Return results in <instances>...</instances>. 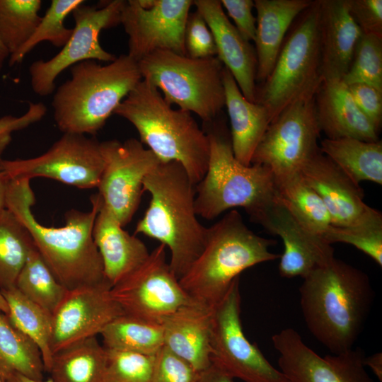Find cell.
<instances>
[{
    "mask_svg": "<svg viewBox=\"0 0 382 382\" xmlns=\"http://www.w3.org/2000/svg\"><path fill=\"white\" fill-rule=\"evenodd\" d=\"M103 168L98 194L108 209L125 226L141 202L144 180L161 161L134 138L100 143Z\"/></svg>",
    "mask_w": 382,
    "mask_h": 382,
    "instance_id": "cell-15",
    "label": "cell"
},
{
    "mask_svg": "<svg viewBox=\"0 0 382 382\" xmlns=\"http://www.w3.org/2000/svg\"><path fill=\"white\" fill-rule=\"evenodd\" d=\"M274 199L308 231L323 236L332 226L330 215L318 195L298 173L274 177Z\"/></svg>",
    "mask_w": 382,
    "mask_h": 382,
    "instance_id": "cell-29",
    "label": "cell"
},
{
    "mask_svg": "<svg viewBox=\"0 0 382 382\" xmlns=\"http://www.w3.org/2000/svg\"><path fill=\"white\" fill-rule=\"evenodd\" d=\"M328 157L355 183L371 181L382 184V142L354 138L324 139L319 145Z\"/></svg>",
    "mask_w": 382,
    "mask_h": 382,
    "instance_id": "cell-28",
    "label": "cell"
},
{
    "mask_svg": "<svg viewBox=\"0 0 382 382\" xmlns=\"http://www.w3.org/2000/svg\"><path fill=\"white\" fill-rule=\"evenodd\" d=\"M83 0H52L50 7L29 40L9 57V65L23 61L24 57L42 42L47 41L57 47H63L70 38L73 29L64 25L66 17L83 4Z\"/></svg>",
    "mask_w": 382,
    "mask_h": 382,
    "instance_id": "cell-38",
    "label": "cell"
},
{
    "mask_svg": "<svg viewBox=\"0 0 382 382\" xmlns=\"http://www.w3.org/2000/svg\"><path fill=\"white\" fill-rule=\"evenodd\" d=\"M349 13L363 34L382 37V1L347 0Z\"/></svg>",
    "mask_w": 382,
    "mask_h": 382,
    "instance_id": "cell-43",
    "label": "cell"
},
{
    "mask_svg": "<svg viewBox=\"0 0 382 382\" xmlns=\"http://www.w3.org/2000/svg\"><path fill=\"white\" fill-rule=\"evenodd\" d=\"M0 382H3V381L1 380V378H0Z\"/></svg>",
    "mask_w": 382,
    "mask_h": 382,
    "instance_id": "cell-53",
    "label": "cell"
},
{
    "mask_svg": "<svg viewBox=\"0 0 382 382\" xmlns=\"http://www.w3.org/2000/svg\"><path fill=\"white\" fill-rule=\"evenodd\" d=\"M365 366H369L378 380L382 381V353L376 352L369 357H364Z\"/></svg>",
    "mask_w": 382,
    "mask_h": 382,
    "instance_id": "cell-48",
    "label": "cell"
},
{
    "mask_svg": "<svg viewBox=\"0 0 382 382\" xmlns=\"http://www.w3.org/2000/svg\"><path fill=\"white\" fill-rule=\"evenodd\" d=\"M100 143L93 137L64 133L44 154L0 159V166L9 179L44 177L81 189L98 187L103 168Z\"/></svg>",
    "mask_w": 382,
    "mask_h": 382,
    "instance_id": "cell-14",
    "label": "cell"
},
{
    "mask_svg": "<svg viewBox=\"0 0 382 382\" xmlns=\"http://www.w3.org/2000/svg\"><path fill=\"white\" fill-rule=\"evenodd\" d=\"M319 0L291 25L274 67L257 85L255 103L267 110L270 122L287 106L315 96L323 82L319 40Z\"/></svg>",
    "mask_w": 382,
    "mask_h": 382,
    "instance_id": "cell-8",
    "label": "cell"
},
{
    "mask_svg": "<svg viewBox=\"0 0 382 382\" xmlns=\"http://www.w3.org/2000/svg\"><path fill=\"white\" fill-rule=\"evenodd\" d=\"M108 282L68 290L52 313L54 353L96 337L114 319L125 314L111 296Z\"/></svg>",
    "mask_w": 382,
    "mask_h": 382,
    "instance_id": "cell-18",
    "label": "cell"
},
{
    "mask_svg": "<svg viewBox=\"0 0 382 382\" xmlns=\"http://www.w3.org/2000/svg\"><path fill=\"white\" fill-rule=\"evenodd\" d=\"M15 286L52 314L68 291L54 276L35 246L30 251Z\"/></svg>",
    "mask_w": 382,
    "mask_h": 382,
    "instance_id": "cell-35",
    "label": "cell"
},
{
    "mask_svg": "<svg viewBox=\"0 0 382 382\" xmlns=\"http://www.w3.org/2000/svg\"><path fill=\"white\" fill-rule=\"evenodd\" d=\"M0 311L4 314H7L8 312V305L0 292Z\"/></svg>",
    "mask_w": 382,
    "mask_h": 382,
    "instance_id": "cell-52",
    "label": "cell"
},
{
    "mask_svg": "<svg viewBox=\"0 0 382 382\" xmlns=\"http://www.w3.org/2000/svg\"><path fill=\"white\" fill-rule=\"evenodd\" d=\"M10 57V54L1 40H0V72L4 66L6 60Z\"/></svg>",
    "mask_w": 382,
    "mask_h": 382,
    "instance_id": "cell-51",
    "label": "cell"
},
{
    "mask_svg": "<svg viewBox=\"0 0 382 382\" xmlns=\"http://www.w3.org/2000/svg\"><path fill=\"white\" fill-rule=\"evenodd\" d=\"M125 3V0H112L101 7L83 3L74 10V28L65 45L52 58L36 60L29 66L30 85L36 95L47 96L53 93L57 76L77 63L86 60L109 63L115 59L113 54L100 45L99 36L103 30L120 23Z\"/></svg>",
    "mask_w": 382,
    "mask_h": 382,
    "instance_id": "cell-11",
    "label": "cell"
},
{
    "mask_svg": "<svg viewBox=\"0 0 382 382\" xmlns=\"http://www.w3.org/2000/svg\"><path fill=\"white\" fill-rule=\"evenodd\" d=\"M199 372L163 346L156 354L151 382H197Z\"/></svg>",
    "mask_w": 382,
    "mask_h": 382,
    "instance_id": "cell-42",
    "label": "cell"
},
{
    "mask_svg": "<svg viewBox=\"0 0 382 382\" xmlns=\"http://www.w3.org/2000/svg\"><path fill=\"white\" fill-rule=\"evenodd\" d=\"M275 244V240L252 231L241 214L231 209L207 228L202 252L179 282L190 298L214 308L241 272L279 259L280 255L270 250Z\"/></svg>",
    "mask_w": 382,
    "mask_h": 382,
    "instance_id": "cell-5",
    "label": "cell"
},
{
    "mask_svg": "<svg viewBox=\"0 0 382 382\" xmlns=\"http://www.w3.org/2000/svg\"><path fill=\"white\" fill-rule=\"evenodd\" d=\"M166 246L156 247L132 274L111 288L124 313L162 324L179 308L193 302L166 260Z\"/></svg>",
    "mask_w": 382,
    "mask_h": 382,
    "instance_id": "cell-13",
    "label": "cell"
},
{
    "mask_svg": "<svg viewBox=\"0 0 382 382\" xmlns=\"http://www.w3.org/2000/svg\"><path fill=\"white\" fill-rule=\"evenodd\" d=\"M299 173L325 205L333 226L352 224L371 207L364 202V192L320 150L308 159Z\"/></svg>",
    "mask_w": 382,
    "mask_h": 382,
    "instance_id": "cell-20",
    "label": "cell"
},
{
    "mask_svg": "<svg viewBox=\"0 0 382 382\" xmlns=\"http://www.w3.org/2000/svg\"><path fill=\"white\" fill-rule=\"evenodd\" d=\"M10 179L0 166V213L6 209V194Z\"/></svg>",
    "mask_w": 382,
    "mask_h": 382,
    "instance_id": "cell-49",
    "label": "cell"
},
{
    "mask_svg": "<svg viewBox=\"0 0 382 382\" xmlns=\"http://www.w3.org/2000/svg\"><path fill=\"white\" fill-rule=\"evenodd\" d=\"M323 238L332 245L349 244L382 266V214L372 207L358 221L347 226H332Z\"/></svg>",
    "mask_w": 382,
    "mask_h": 382,
    "instance_id": "cell-37",
    "label": "cell"
},
{
    "mask_svg": "<svg viewBox=\"0 0 382 382\" xmlns=\"http://www.w3.org/2000/svg\"><path fill=\"white\" fill-rule=\"evenodd\" d=\"M151 199L135 228L170 252L169 265L179 279L202 252L207 227L195 211V185L177 161L161 162L144 180Z\"/></svg>",
    "mask_w": 382,
    "mask_h": 382,
    "instance_id": "cell-3",
    "label": "cell"
},
{
    "mask_svg": "<svg viewBox=\"0 0 382 382\" xmlns=\"http://www.w3.org/2000/svg\"><path fill=\"white\" fill-rule=\"evenodd\" d=\"M184 45L186 55L192 58L216 57L217 54L213 34L201 14L190 13L187 20Z\"/></svg>",
    "mask_w": 382,
    "mask_h": 382,
    "instance_id": "cell-41",
    "label": "cell"
},
{
    "mask_svg": "<svg viewBox=\"0 0 382 382\" xmlns=\"http://www.w3.org/2000/svg\"><path fill=\"white\" fill-rule=\"evenodd\" d=\"M193 5L213 34L216 57L230 71L243 96L255 103L257 62L255 48L231 23L219 0H194Z\"/></svg>",
    "mask_w": 382,
    "mask_h": 382,
    "instance_id": "cell-21",
    "label": "cell"
},
{
    "mask_svg": "<svg viewBox=\"0 0 382 382\" xmlns=\"http://www.w3.org/2000/svg\"><path fill=\"white\" fill-rule=\"evenodd\" d=\"M35 246L28 228L12 212L4 209L0 213V291L15 286Z\"/></svg>",
    "mask_w": 382,
    "mask_h": 382,
    "instance_id": "cell-34",
    "label": "cell"
},
{
    "mask_svg": "<svg viewBox=\"0 0 382 382\" xmlns=\"http://www.w3.org/2000/svg\"><path fill=\"white\" fill-rule=\"evenodd\" d=\"M100 335L108 349L155 355L164 346L161 324L126 314L111 321Z\"/></svg>",
    "mask_w": 382,
    "mask_h": 382,
    "instance_id": "cell-33",
    "label": "cell"
},
{
    "mask_svg": "<svg viewBox=\"0 0 382 382\" xmlns=\"http://www.w3.org/2000/svg\"><path fill=\"white\" fill-rule=\"evenodd\" d=\"M320 132L315 96L299 100L270 123L253 153L251 164L267 168L274 177L298 173L320 151Z\"/></svg>",
    "mask_w": 382,
    "mask_h": 382,
    "instance_id": "cell-12",
    "label": "cell"
},
{
    "mask_svg": "<svg viewBox=\"0 0 382 382\" xmlns=\"http://www.w3.org/2000/svg\"><path fill=\"white\" fill-rule=\"evenodd\" d=\"M272 342L279 353V370L289 382H375L359 347L321 357L291 328L274 334Z\"/></svg>",
    "mask_w": 382,
    "mask_h": 382,
    "instance_id": "cell-17",
    "label": "cell"
},
{
    "mask_svg": "<svg viewBox=\"0 0 382 382\" xmlns=\"http://www.w3.org/2000/svg\"><path fill=\"white\" fill-rule=\"evenodd\" d=\"M303 279L300 306L310 332L332 354L353 348L374 301L369 276L334 257Z\"/></svg>",
    "mask_w": 382,
    "mask_h": 382,
    "instance_id": "cell-1",
    "label": "cell"
},
{
    "mask_svg": "<svg viewBox=\"0 0 382 382\" xmlns=\"http://www.w3.org/2000/svg\"><path fill=\"white\" fill-rule=\"evenodd\" d=\"M142 79L156 87L170 105L193 112L203 123L215 120L225 106L219 58H192L158 50L138 62Z\"/></svg>",
    "mask_w": 382,
    "mask_h": 382,
    "instance_id": "cell-9",
    "label": "cell"
},
{
    "mask_svg": "<svg viewBox=\"0 0 382 382\" xmlns=\"http://www.w3.org/2000/svg\"><path fill=\"white\" fill-rule=\"evenodd\" d=\"M5 382H52V381L50 378L47 381H44V380L37 381V380L31 379L20 374H13L11 375L6 379Z\"/></svg>",
    "mask_w": 382,
    "mask_h": 382,
    "instance_id": "cell-50",
    "label": "cell"
},
{
    "mask_svg": "<svg viewBox=\"0 0 382 382\" xmlns=\"http://www.w3.org/2000/svg\"><path fill=\"white\" fill-rule=\"evenodd\" d=\"M347 86L359 109L379 132L382 123V91L361 83Z\"/></svg>",
    "mask_w": 382,
    "mask_h": 382,
    "instance_id": "cell-44",
    "label": "cell"
},
{
    "mask_svg": "<svg viewBox=\"0 0 382 382\" xmlns=\"http://www.w3.org/2000/svg\"><path fill=\"white\" fill-rule=\"evenodd\" d=\"M217 117L202 128L209 141V158L205 175L195 185L196 214L212 220L242 207L252 219L273 200L274 176L265 166H245L236 158L230 134Z\"/></svg>",
    "mask_w": 382,
    "mask_h": 382,
    "instance_id": "cell-7",
    "label": "cell"
},
{
    "mask_svg": "<svg viewBox=\"0 0 382 382\" xmlns=\"http://www.w3.org/2000/svg\"><path fill=\"white\" fill-rule=\"evenodd\" d=\"M311 0H255L257 57V85L272 71L284 38L295 19L312 3Z\"/></svg>",
    "mask_w": 382,
    "mask_h": 382,
    "instance_id": "cell-26",
    "label": "cell"
},
{
    "mask_svg": "<svg viewBox=\"0 0 382 382\" xmlns=\"http://www.w3.org/2000/svg\"><path fill=\"white\" fill-rule=\"evenodd\" d=\"M70 70L71 78L52 100L54 120L63 133L95 135L142 80L138 62L127 54L105 65L83 61Z\"/></svg>",
    "mask_w": 382,
    "mask_h": 382,
    "instance_id": "cell-6",
    "label": "cell"
},
{
    "mask_svg": "<svg viewBox=\"0 0 382 382\" xmlns=\"http://www.w3.org/2000/svg\"><path fill=\"white\" fill-rule=\"evenodd\" d=\"M44 364L37 346L18 330L0 311V378L13 374L34 380L44 379Z\"/></svg>",
    "mask_w": 382,
    "mask_h": 382,
    "instance_id": "cell-32",
    "label": "cell"
},
{
    "mask_svg": "<svg viewBox=\"0 0 382 382\" xmlns=\"http://www.w3.org/2000/svg\"><path fill=\"white\" fill-rule=\"evenodd\" d=\"M46 112L47 107L44 103H30L26 112L23 115L16 117L8 115L0 118V159L12 140V133L40 121Z\"/></svg>",
    "mask_w": 382,
    "mask_h": 382,
    "instance_id": "cell-45",
    "label": "cell"
},
{
    "mask_svg": "<svg viewBox=\"0 0 382 382\" xmlns=\"http://www.w3.org/2000/svg\"><path fill=\"white\" fill-rule=\"evenodd\" d=\"M224 10L233 21L234 26L247 41L255 40L256 33V17L253 13V0H221Z\"/></svg>",
    "mask_w": 382,
    "mask_h": 382,
    "instance_id": "cell-46",
    "label": "cell"
},
{
    "mask_svg": "<svg viewBox=\"0 0 382 382\" xmlns=\"http://www.w3.org/2000/svg\"><path fill=\"white\" fill-rule=\"evenodd\" d=\"M40 0H0V40L10 56L30 37L41 16Z\"/></svg>",
    "mask_w": 382,
    "mask_h": 382,
    "instance_id": "cell-36",
    "label": "cell"
},
{
    "mask_svg": "<svg viewBox=\"0 0 382 382\" xmlns=\"http://www.w3.org/2000/svg\"><path fill=\"white\" fill-rule=\"evenodd\" d=\"M193 0H128L120 23L128 35V53L139 62L158 50L186 55L184 35Z\"/></svg>",
    "mask_w": 382,
    "mask_h": 382,
    "instance_id": "cell-16",
    "label": "cell"
},
{
    "mask_svg": "<svg viewBox=\"0 0 382 382\" xmlns=\"http://www.w3.org/2000/svg\"><path fill=\"white\" fill-rule=\"evenodd\" d=\"M251 221L282 239L284 250L278 267L282 277L303 278L335 257L330 243L302 226L274 198Z\"/></svg>",
    "mask_w": 382,
    "mask_h": 382,
    "instance_id": "cell-19",
    "label": "cell"
},
{
    "mask_svg": "<svg viewBox=\"0 0 382 382\" xmlns=\"http://www.w3.org/2000/svg\"><path fill=\"white\" fill-rule=\"evenodd\" d=\"M214 308L194 301L179 308L162 323L164 346L197 371L211 362Z\"/></svg>",
    "mask_w": 382,
    "mask_h": 382,
    "instance_id": "cell-24",
    "label": "cell"
},
{
    "mask_svg": "<svg viewBox=\"0 0 382 382\" xmlns=\"http://www.w3.org/2000/svg\"><path fill=\"white\" fill-rule=\"evenodd\" d=\"M197 382H233V378L213 364L199 372Z\"/></svg>",
    "mask_w": 382,
    "mask_h": 382,
    "instance_id": "cell-47",
    "label": "cell"
},
{
    "mask_svg": "<svg viewBox=\"0 0 382 382\" xmlns=\"http://www.w3.org/2000/svg\"><path fill=\"white\" fill-rule=\"evenodd\" d=\"M97 195L98 209L93 237L101 257L105 279L112 287L137 270L150 253L139 238L123 229L98 193Z\"/></svg>",
    "mask_w": 382,
    "mask_h": 382,
    "instance_id": "cell-22",
    "label": "cell"
},
{
    "mask_svg": "<svg viewBox=\"0 0 382 382\" xmlns=\"http://www.w3.org/2000/svg\"><path fill=\"white\" fill-rule=\"evenodd\" d=\"M35 199L28 178L9 180L6 208L29 231L35 245L56 279L68 290L104 282L100 255L93 237L98 213L97 193L91 197V209H71L61 227L45 226L35 219Z\"/></svg>",
    "mask_w": 382,
    "mask_h": 382,
    "instance_id": "cell-2",
    "label": "cell"
},
{
    "mask_svg": "<svg viewBox=\"0 0 382 382\" xmlns=\"http://www.w3.org/2000/svg\"><path fill=\"white\" fill-rule=\"evenodd\" d=\"M342 80L347 85L366 83L382 91V37L362 34Z\"/></svg>",
    "mask_w": 382,
    "mask_h": 382,
    "instance_id": "cell-39",
    "label": "cell"
},
{
    "mask_svg": "<svg viewBox=\"0 0 382 382\" xmlns=\"http://www.w3.org/2000/svg\"><path fill=\"white\" fill-rule=\"evenodd\" d=\"M137 129L140 141L161 162L177 161L196 185L206 173L209 141L191 112L174 109L142 79L114 111Z\"/></svg>",
    "mask_w": 382,
    "mask_h": 382,
    "instance_id": "cell-4",
    "label": "cell"
},
{
    "mask_svg": "<svg viewBox=\"0 0 382 382\" xmlns=\"http://www.w3.org/2000/svg\"><path fill=\"white\" fill-rule=\"evenodd\" d=\"M106 352L103 382H151L155 355L108 349Z\"/></svg>",
    "mask_w": 382,
    "mask_h": 382,
    "instance_id": "cell-40",
    "label": "cell"
},
{
    "mask_svg": "<svg viewBox=\"0 0 382 382\" xmlns=\"http://www.w3.org/2000/svg\"><path fill=\"white\" fill-rule=\"evenodd\" d=\"M318 123L327 139L378 141V132L361 112L342 79L323 81L315 95Z\"/></svg>",
    "mask_w": 382,
    "mask_h": 382,
    "instance_id": "cell-25",
    "label": "cell"
},
{
    "mask_svg": "<svg viewBox=\"0 0 382 382\" xmlns=\"http://www.w3.org/2000/svg\"><path fill=\"white\" fill-rule=\"evenodd\" d=\"M223 84L233 152L238 161L250 166L253 153L270 123V117L264 106L243 96L226 67L223 71Z\"/></svg>",
    "mask_w": 382,
    "mask_h": 382,
    "instance_id": "cell-27",
    "label": "cell"
},
{
    "mask_svg": "<svg viewBox=\"0 0 382 382\" xmlns=\"http://www.w3.org/2000/svg\"><path fill=\"white\" fill-rule=\"evenodd\" d=\"M8 308L10 322L39 348L45 371L49 372L54 353L52 348V314L30 301L16 286L0 291Z\"/></svg>",
    "mask_w": 382,
    "mask_h": 382,
    "instance_id": "cell-31",
    "label": "cell"
},
{
    "mask_svg": "<svg viewBox=\"0 0 382 382\" xmlns=\"http://www.w3.org/2000/svg\"><path fill=\"white\" fill-rule=\"evenodd\" d=\"M319 2L323 80L342 79L363 33L349 13L347 0H319Z\"/></svg>",
    "mask_w": 382,
    "mask_h": 382,
    "instance_id": "cell-23",
    "label": "cell"
},
{
    "mask_svg": "<svg viewBox=\"0 0 382 382\" xmlns=\"http://www.w3.org/2000/svg\"><path fill=\"white\" fill-rule=\"evenodd\" d=\"M241 303L238 277L214 308L211 362L231 378L244 382H289L245 337L241 320Z\"/></svg>",
    "mask_w": 382,
    "mask_h": 382,
    "instance_id": "cell-10",
    "label": "cell"
},
{
    "mask_svg": "<svg viewBox=\"0 0 382 382\" xmlns=\"http://www.w3.org/2000/svg\"><path fill=\"white\" fill-rule=\"evenodd\" d=\"M106 349L96 337L54 354L49 373L52 382H103Z\"/></svg>",
    "mask_w": 382,
    "mask_h": 382,
    "instance_id": "cell-30",
    "label": "cell"
}]
</instances>
